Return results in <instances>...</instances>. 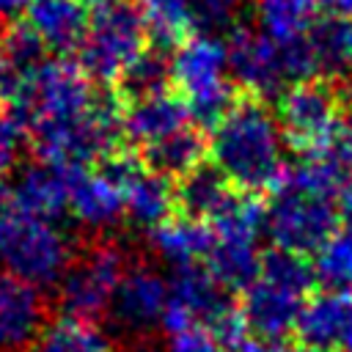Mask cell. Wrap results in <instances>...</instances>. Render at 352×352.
I'll use <instances>...</instances> for the list:
<instances>
[{"label":"cell","mask_w":352,"mask_h":352,"mask_svg":"<svg viewBox=\"0 0 352 352\" xmlns=\"http://www.w3.org/2000/svg\"><path fill=\"white\" fill-rule=\"evenodd\" d=\"M341 173V165L330 154L283 168L270 190L272 201L264 217V228L278 250L305 258L338 231L341 209L336 195L344 187Z\"/></svg>","instance_id":"obj_1"},{"label":"cell","mask_w":352,"mask_h":352,"mask_svg":"<svg viewBox=\"0 0 352 352\" xmlns=\"http://www.w3.org/2000/svg\"><path fill=\"white\" fill-rule=\"evenodd\" d=\"M280 140V124L270 104L261 96L239 91L212 126L209 160L234 190L270 192L286 168Z\"/></svg>","instance_id":"obj_2"},{"label":"cell","mask_w":352,"mask_h":352,"mask_svg":"<svg viewBox=\"0 0 352 352\" xmlns=\"http://www.w3.org/2000/svg\"><path fill=\"white\" fill-rule=\"evenodd\" d=\"M314 272L302 256L283 250L261 253L258 272L242 292V316L248 330L261 341H280L294 330V322L311 297Z\"/></svg>","instance_id":"obj_3"},{"label":"cell","mask_w":352,"mask_h":352,"mask_svg":"<svg viewBox=\"0 0 352 352\" xmlns=\"http://www.w3.org/2000/svg\"><path fill=\"white\" fill-rule=\"evenodd\" d=\"M72 258L74 250L66 234L52 220L25 212L11 187L0 182V261L8 272L41 289L58 283Z\"/></svg>","instance_id":"obj_4"},{"label":"cell","mask_w":352,"mask_h":352,"mask_svg":"<svg viewBox=\"0 0 352 352\" xmlns=\"http://www.w3.org/2000/svg\"><path fill=\"white\" fill-rule=\"evenodd\" d=\"M148 25L135 0H88V28L80 66L94 82L116 85L124 72L148 52Z\"/></svg>","instance_id":"obj_5"},{"label":"cell","mask_w":352,"mask_h":352,"mask_svg":"<svg viewBox=\"0 0 352 352\" xmlns=\"http://www.w3.org/2000/svg\"><path fill=\"white\" fill-rule=\"evenodd\" d=\"M170 82L190 107L195 124L204 126H214L236 96L228 77L226 44L204 33H192L176 44L170 58Z\"/></svg>","instance_id":"obj_6"},{"label":"cell","mask_w":352,"mask_h":352,"mask_svg":"<svg viewBox=\"0 0 352 352\" xmlns=\"http://www.w3.org/2000/svg\"><path fill=\"white\" fill-rule=\"evenodd\" d=\"M278 124L286 143L305 160L324 157L344 124V91L330 77H305L280 91Z\"/></svg>","instance_id":"obj_7"},{"label":"cell","mask_w":352,"mask_h":352,"mask_svg":"<svg viewBox=\"0 0 352 352\" xmlns=\"http://www.w3.org/2000/svg\"><path fill=\"white\" fill-rule=\"evenodd\" d=\"M126 267L129 261L121 245L110 239H96L85 245L58 280V302L63 314L96 322V316L107 314Z\"/></svg>","instance_id":"obj_8"},{"label":"cell","mask_w":352,"mask_h":352,"mask_svg":"<svg viewBox=\"0 0 352 352\" xmlns=\"http://www.w3.org/2000/svg\"><path fill=\"white\" fill-rule=\"evenodd\" d=\"M102 168L118 182L124 198V214L138 226H160L176 212V195L170 179L154 173L129 148H116L102 160Z\"/></svg>","instance_id":"obj_9"},{"label":"cell","mask_w":352,"mask_h":352,"mask_svg":"<svg viewBox=\"0 0 352 352\" xmlns=\"http://www.w3.org/2000/svg\"><path fill=\"white\" fill-rule=\"evenodd\" d=\"M226 52H228V72L245 94L264 99L270 94L283 91V85L292 82L283 58V44L272 41L261 30L236 28L226 41Z\"/></svg>","instance_id":"obj_10"},{"label":"cell","mask_w":352,"mask_h":352,"mask_svg":"<svg viewBox=\"0 0 352 352\" xmlns=\"http://www.w3.org/2000/svg\"><path fill=\"white\" fill-rule=\"evenodd\" d=\"M168 305V280L148 264H129L107 308L110 322L124 333V338L148 336L154 324L162 322Z\"/></svg>","instance_id":"obj_11"},{"label":"cell","mask_w":352,"mask_h":352,"mask_svg":"<svg viewBox=\"0 0 352 352\" xmlns=\"http://www.w3.org/2000/svg\"><path fill=\"white\" fill-rule=\"evenodd\" d=\"M292 333L305 352H352V294L319 292L308 297Z\"/></svg>","instance_id":"obj_12"},{"label":"cell","mask_w":352,"mask_h":352,"mask_svg":"<svg viewBox=\"0 0 352 352\" xmlns=\"http://www.w3.org/2000/svg\"><path fill=\"white\" fill-rule=\"evenodd\" d=\"M47 297L38 286L0 275V352H30L47 324Z\"/></svg>","instance_id":"obj_13"},{"label":"cell","mask_w":352,"mask_h":352,"mask_svg":"<svg viewBox=\"0 0 352 352\" xmlns=\"http://www.w3.org/2000/svg\"><path fill=\"white\" fill-rule=\"evenodd\" d=\"M44 66V44L28 22L0 28V110L16 113Z\"/></svg>","instance_id":"obj_14"},{"label":"cell","mask_w":352,"mask_h":352,"mask_svg":"<svg viewBox=\"0 0 352 352\" xmlns=\"http://www.w3.org/2000/svg\"><path fill=\"white\" fill-rule=\"evenodd\" d=\"M118 124H121V138H126L138 148H146L179 129L195 124V118H192L190 107L184 104V99L176 91L165 88L151 96L118 102Z\"/></svg>","instance_id":"obj_15"},{"label":"cell","mask_w":352,"mask_h":352,"mask_svg":"<svg viewBox=\"0 0 352 352\" xmlns=\"http://www.w3.org/2000/svg\"><path fill=\"white\" fill-rule=\"evenodd\" d=\"M69 201L66 209L88 228H107L124 214V198L118 182L104 168H69Z\"/></svg>","instance_id":"obj_16"},{"label":"cell","mask_w":352,"mask_h":352,"mask_svg":"<svg viewBox=\"0 0 352 352\" xmlns=\"http://www.w3.org/2000/svg\"><path fill=\"white\" fill-rule=\"evenodd\" d=\"M28 28L44 47L69 52L82 44L88 28V0H33L28 6Z\"/></svg>","instance_id":"obj_17"},{"label":"cell","mask_w":352,"mask_h":352,"mask_svg":"<svg viewBox=\"0 0 352 352\" xmlns=\"http://www.w3.org/2000/svg\"><path fill=\"white\" fill-rule=\"evenodd\" d=\"M14 201L44 220L58 217L66 212L69 201V170L66 165H52V162H30L19 170L16 184L11 187Z\"/></svg>","instance_id":"obj_18"},{"label":"cell","mask_w":352,"mask_h":352,"mask_svg":"<svg viewBox=\"0 0 352 352\" xmlns=\"http://www.w3.org/2000/svg\"><path fill=\"white\" fill-rule=\"evenodd\" d=\"M209 157V138L198 129V124H190L146 148H140V160L146 168L165 179H182L201 168Z\"/></svg>","instance_id":"obj_19"},{"label":"cell","mask_w":352,"mask_h":352,"mask_svg":"<svg viewBox=\"0 0 352 352\" xmlns=\"http://www.w3.org/2000/svg\"><path fill=\"white\" fill-rule=\"evenodd\" d=\"M151 248L170 264H204L212 250V231L204 220L173 212L151 228Z\"/></svg>","instance_id":"obj_20"},{"label":"cell","mask_w":352,"mask_h":352,"mask_svg":"<svg viewBox=\"0 0 352 352\" xmlns=\"http://www.w3.org/2000/svg\"><path fill=\"white\" fill-rule=\"evenodd\" d=\"M314 69L322 77H341L352 69V19L346 14H324L305 33Z\"/></svg>","instance_id":"obj_21"},{"label":"cell","mask_w":352,"mask_h":352,"mask_svg":"<svg viewBox=\"0 0 352 352\" xmlns=\"http://www.w3.org/2000/svg\"><path fill=\"white\" fill-rule=\"evenodd\" d=\"M30 352H118V346L94 319L60 314L44 324Z\"/></svg>","instance_id":"obj_22"},{"label":"cell","mask_w":352,"mask_h":352,"mask_svg":"<svg viewBox=\"0 0 352 352\" xmlns=\"http://www.w3.org/2000/svg\"><path fill=\"white\" fill-rule=\"evenodd\" d=\"M234 187L223 179V173L214 168V165H201L195 168L192 173L182 176L176 184H173V195H176V212L179 214H187V217H195V220H209L217 206L228 198Z\"/></svg>","instance_id":"obj_23"},{"label":"cell","mask_w":352,"mask_h":352,"mask_svg":"<svg viewBox=\"0 0 352 352\" xmlns=\"http://www.w3.org/2000/svg\"><path fill=\"white\" fill-rule=\"evenodd\" d=\"M256 22L272 41H297L316 22L314 0H253Z\"/></svg>","instance_id":"obj_24"},{"label":"cell","mask_w":352,"mask_h":352,"mask_svg":"<svg viewBox=\"0 0 352 352\" xmlns=\"http://www.w3.org/2000/svg\"><path fill=\"white\" fill-rule=\"evenodd\" d=\"M314 280L322 292H349L352 294V231L338 228L314 253Z\"/></svg>","instance_id":"obj_25"},{"label":"cell","mask_w":352,"mask_h":352,"mask_svg":"<svg viewBox=\"0 0 352 352\" xmlns=\"http://www.w3.org/2000/svg\"><path fill=\"white\" fill-rule=\"evenodd\" d=\"M146 16L148 33L162 44H179L195 33L190 0H135Z\"/></svg>","instance_id":"obj_26"},{"label":"cell","mask_w":352,"mask_h":352,"mask_svg":"<svg viewBox=\"0 0 352 352\" xmlns=\"http://www.w3.org/2000/svg\"><path fill=\"white\" fill-rule=\"evenodd\" d=\"M116 85H118V96H116L118 102H132L140 96L160 94L170 85V60L148 50L124 72V77Z\"/></svg>","instance_id":"obj_27"},{"label":"cell","mask_w":352,"mask_h":352,"mask_svg":"<svg viewBox=\"0 0 352 352\" xmlns=\"http://www.w3.org/2000/svg\"><path fill=\"white\" fill-rule=\"evenodd\" d=\"M239 6H242V0H190L195 28H217V25H226L239 11Z\"/></svg>","instance_id":"obj_28"},{"label":"cell","mask_w":352,"mask_h":352,"mask_svg":"<svg viewBox=\"0 0 352 352\" xmlns=\"http://www.w3.org/2000/svg\"><path fill=\"white\" fill-rule=\"evenodd\" d=\"M22 132H25L22 124L11 113L0 110V176L16 165L22 151V138H25Z\"/></svg>","instance_id":"obj_29"},{"label":"cell","mask_w":352,"mask_h":352,"mask_svg":"<svg viewBox=\"0 0 352 352\" xmlns=\"http://www.w3.org/2000/svg\"><path fill=\"white\" fill-rule=\"evenodd\" d=\"M327 154L341 165V170H352V116L344 118V124H341V129H338Z\"/></svg>","instance_id":"obj_30"},{"label":"cell","mask_w":352,"mask_h":352,"mask_svg":"<svg viewBox=\"0 0 352 352\" xmlns=\"http://www.w3.org/2000/svg\"><path fill=\"white\" fill-rule=\"evenodd\" d=\"M118 352H170V346H165V341L148 333V336L124 338V346H118Z\"/></svg>","instance_id":"obj_31"},{"label":"cell","mask_w":352,"mask_h":352,"mask_svg":"<svg viewBox=\"0 0 352 352\" xmlns=\"http://www.w3.org/2000/svg\"><path fill=\"white\" fill-rule=\"evenodd\" d=\"M239 352H294V344H283V341H261V338H250Z\"/></svg>","instance_id":"obj_32"},{"label":"cell","mask_w":352,"mask_h":352,"mask_svg":"<svg viewBox=\"0 0 352 352\" xmlns=\"http://www.w3.org/2000/svg\"><path fill=\"white\" fill-rule=\"evenodd\" d=\"M341 201H338V209H341V217H344V223H346V228L352 231V182H346L344 187H341V195H338Z\"/></svg>","instance_id":"obj_33"},{"label":"cell","mask_w":352,"mask_h":352,"mask_svg":"<svg viewBox=\"0 0 352 352\" xmlns=\"http://www.w3.org/2000/svg\"><path fill=\"white\" fill-rule=\"evenodd\" d=\"M19 6H22V0H0V16H11Z\"/></svg>","instance_id":"obj_34"},{"label":"cell","mask_w":352,"mask_h":352,"mask_svg":"<svg viewBox=\"0 0 352 352\" xmlns=\"http://www.w3.org/2000/svg\"><path fill=\"white\" fill-rule=\"evenodd\" d=\"M316 3V11L319 8H324V11H330V8H336V6H341V0H314Z\"/></svg>","instance_id":"obj_35"},{"label":"cell","mask_w":352,"mask_h":352,"mask_svg":"<svg viewBox=\"0 0 352 352\" xmlns=\"http://www.w3.org/2000/svg\"><path fill=\"white\" fill-rule=\"evenodd\" d=\"M341 8H344V14L352 19V0H341Z\"/></svg>","instance_id":"obj_36"}]
</instances>
